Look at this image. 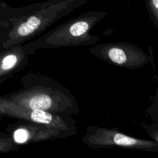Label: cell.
<instances>
[{
    "label": "cell",
    "instance_id": "8992f818",
    "mask_svg": "<svg viewBox=\"0 0 158 158\" xmlns=\"http://www.w3.org/2000/svg\"><path fill=\"white\" fill-rule=\"evenodd\" d=\"M0 116L10 117L16 120L34 122L53 127L69 133L72 136L77 133V122L71 115L30 109L12 103L4 97H0Z\"/></svg>",
    "mask_w": 158,
    "mask_h": 158
},
{
    "label": "cell",
    "instance_id": "3957f363",
    "mask_svg": "<svg viewBox=\"0 0 158 158\" xmlns=\"http://www.w3.org/2000/svg\"><path fill=\"white\" fill-rule=\"evenodd\" d=\"M106 15L107 12L104 11L82 13L42 36L22 44V47L27 55H32L40 49L93 46L100 40V35L91 34L90 31Z\"/></svg>",
    "mask_w": 158,
    "mask_h": 158
},
{
    "label": "cell",
    "instance_id": "ba28073f",
    "mask_svg": "<svg viewBox=\"0 0 158 158\" xmlns=\"http://www.w3.org/2000/svg\"><path fill=\"white\" fill-rule=\"evenodd\" d=\"M23 49L22 45L9 47L6 52L0 55V83L9 78L29 63V57Z\"/></svg>",
    "mask_w": 158,
    "mask_h": 158
},
{
    "label": "cell",
    "instance_id": "277c9868",
    "mask_svg": "<svg viewBox=\"0 0 158 158\" xmlns=\"http://www.w3.org/2000/svg\"><path fill=\"white\" fill-rule=\"evenodd\" d=\"M81 141L93 149L120 148L143 152H158L157 142L131 137L114 128L88 126Z\"/></svg>",
    "mask_w": 158,
    "mask_h": 158
},
{
    "label": "cell",
    "instance_id": "5b68a950",
    "mask_svg": "<svg viewBox=\"0 0 158 158\" xmlns=\"http://www.w3.org/2000/svg\"><path fill=\"white\" fill-rule=\"evenodd\" d=\"M89 51L102 61L128 69H140L151 63L148 52L127 42L101 43L91 47Z\"/></svg>",
    "mask_w": 158,
    "mask_h": 158
},
{
    "label": "cell",
    "instance_id": "6da1fadb",
    "mask_svg": "<svg viewBox=\"0 0 158 158\" xmlns=\"http://www.w3.org/2000/svg\"><path fill=\"white\" fill-rule=\"evenodd\" d=\"M23 86L4 98L33 110L58 114L77 115L78 102L69 89L55 79L38 73H29L21 78Z\"/></svg>",
    "mask_w": 158,
    "mask_h": 158
},
{
    "label": "cell",
    "instance_id": "7a4b0ae2",
    "mask_svg": "<svg viewBox=\"0 0 158 158\" xmlns=\"http://www.w3.org/2000/svg\"><path fill=\"white\" fill-rule=\"evenodd\" d=\"M89 0H49L43 2L13 9L8 15L12 24L6 48L22 45L33 40L77 8Z\"/></svg>",
    "mask_w": 158,
    "mask_h": 158
},
{
    "label": "cell",
    "instance_id": "9c48e42d",
    "mask_svg": "<svg viewBox=\"0 0 158 158\" xmlns=\"http://www.w3.org/2000/svg\"><path fill=\"white\" fill-rule=\"evenodd\" d=\"M141 126L145 131L148 132V135L152 138V140L158 143V127L157 123H152L151 125L145 124V123H141Z\"/></svg>",
    "mask_w": 158,
    "mask_h": 158
},
{
    "label": "cell",
    "instance_id": "52a82bcc",
    "mask_svg": "<svg viewBox=\"0 0 158 158\" xmlns=\"http://www.w3.org/2000/svg\"><path fill=\"white\" fill-rule=\"evenodd\" d=\"M7 131L10 134L11 140L17 145L63 139L72 136L69 133L53 127L24 120H17L10 124Z\"/></svg>",
    "mask_w": 158,
    "mask_h": 158
}]
</instances>
